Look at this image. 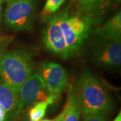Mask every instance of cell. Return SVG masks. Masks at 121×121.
<instances>
[{
  "label": "cell",
  "mask_w": 121,
  "mask_h": 121,
  "mask_svg": "<svg viewBox=\"0 0 121 121\" xmlns=\"http://www.w3.org/2000/svg\"><path fill=\"white\" fill-rule=\"evenodd\" d=\"M73 90L83 116L90 113L108 112L112 109L113 101L109 91L89 69L83 70Z\"/></svg>",
  "instance_id": "6da1fadb"
},
{
  "label": "cell",
  "mask_w": 121,
  "mask_h": 121,
  "mask_svg": "<svg viewBox=\"0 0 121 121\" xmlns=\"http://www.w3.org/2000/svg\"><path fill=\"white\" fill-rule=\"evenodd\" d=\"M33 53L19 48L0 53V79L20 89L34 73Z\"/></svg>",
  "instance_id": "7a4b0ae2"
},
{
  "label": "cell",
  "mask_w": 121,
  "mask_h": 121,
  "mask_svg": "<svg viewBox=\"0 0 121 121\" xmlns=\"http://www.w3.org/2000/svg\"><path fill=\"white\" fill-rule=\"evenodd\" d=\"M66 44L69 58L75 56L82 51L91 32L90 20L87 16L73 15L64 9L55 14Z\"/></svg>",
  "instance_id": "3957f363"
},
{
  "label": "cell",
  "mask_w": 121,
  "mask_h": 121,
  "mask_svg": "<svg viewBox=\"0 0 121 121\" xmlns=\"http://www.w3.org/2000/svg\"><path fill=\"white\" fill-rule=\"evenodd\" d=\"M36 12V0H10L3 15L5 26L14 32L30 31Z\"/></svg>",
  "instance_id": "277c9868"
},
{
  "label": "cell",
  "mask_w": 121,
  "mask_h": 121,
  "mask_svg": "<svg viewBox=\"0 0 121 121\" xmlns=\"http://www.w3.org/2000/svg\"><path fill=\"white\" fill-rule=\"evenodd\" d=\"M39 74L43 80L48 93V104L56 102L68 86L69 77L62 65L55 62H43L39 67Z\"/></svg>",
  "instance_id": "5b68a950"
},
{
  "label": "cell",
  "mask_w": 121,
  "mask_h": 121,
  "mask_svg": "<svg viewBox=\"0 0 121 121\" xmlns=\"http://www.w3.org/2000/svg\"><path fill=\"white\" fill-rule=\"evenodd\" d=\"M91 54L95 65L106 69L118 68L121 65V40H108L97 38Z\"/></svg>",
  "instance_id": "8992f818"
},
{
  "label": "cell",
  "mask_w": 121,
  "mask_h": 121,
  "mask_svg": "<svg viewBox=\"0 0 121 121\" xmlns=\"http://www.w3.org/2000/svg\"><path fill=\"white\" fill-rule=\"evenodd\" d=\"M46 20V25L42 35L44 47L56 56L64 59H70L66 44L61 37L60 27L56 15H51Z\"/></svg>",
  "instance_id": "52a82bcc"
},
{
  "label": "cell",
  "mask_w": 121,
  "mask_h": 121,
  "mask_svg": "<svg viewBox=\"0 0 121 121\" xmlns=\"http://www.w3.org/2000/svg\"><path fill=\"white\" fill-rule=\"evenodd\" d=\"M20 99L23 107L47 101L48 93L39 73H33L19 89Z\"/></svg>",
  "instance_id": "ba28073f"
},
{
  "label": "cell",
  "mask_w": 121,
  "mask_h": 121,
  "mask_svg": "<svg viewBox=\"0 0 121 121\" xmlns=\"http://www.w3.org/2000/svg\"><path fill=\"white\" fill-rule=\"evenodd\" d=\"M0 105L6 114L5 121H14L22 112L23 106L19 90L0 79Z\"/></svg>",
  "instance_id": "9c48e42d"
},
{
  "label": "cell",
  "mask_w": 121,
  "mask_h": 121,
  "mask_svg": "<svg viewBox=\"0 0 121 121\" xmlns=\"http://www.w3.org/2000/svg\"><path fill=\"white\" fill-rule=\"evenodd\" d=\"M97 38L108 40H121V12L119 11L104 25L95 30Z\"/></svg>",
  "instance_id": "30bf717a"
},
{
  "label": "cell",
  "mask_w": 121,
  "mask_h": 121,
  "mask_svg": "<svg viewBox=\"0 0 121 121\" xmlns=\"http://www.w3.org/2000/svg\"><path fill=\"white\" fill-rule=\"evenodd\" d=\"M110 9H114V0H95V4L88 16L91 24H100Z\"/></svg>",
  "instance_id": "8fae6325"
},
{
  "label": "cell",
  "mask_w": 121,
  "mask_h": 121,
  "mask_svg": "<svg viewBox=\"0 0 121 121\" xmlns=\"http://www.w3.org/2000/svg\"><path fill=\"white\" fill-rule=\"evenodd\" d=\"M65 108V115L63 121H79L81 110L72 86L69 87L68 97Z\"/></svg>",
  "instance_id": "7c38bea8"
},
{
  "label": "cell",
  "mask_w": 121,
  "mask_h": 121,
  "mask_svg": "<svg viewBox=\"0 0 121 121\" xmlns=\"http://www.w3.org/2000/svg\"><path fill=\"white\" fill-rule=\"evenodd\" d=\"M47 101L38 102L34 105L33 107L30 108L28 113V118L31 121H40L44 117L48 106Z\"/></svg>",
  "instance_id": "4fadbf2b"
},
{
  "label": "cell",
  "mask_w": 121,
  "mask_h": 121,
  "mask_svg": "<svg viewBox=\"0 0 121 121\" xmlns=\"http://www.w3.org/2000/svg\"><path fill=\"white\" fill-rule=\"evenodd\" d=\"M65 0H47L42 13L44 18H47L60 8Z\"/></svg>",
  "instance_id": "5bb4252c"
},
{
  "label": "cell",
  "mask_w": 121,
  "mask_h": 121,
  "mask_svg": "<svg viewBox=\"0 0 121 121\" xmlns=\"http://www.w3.org/2000/svg\"><path fill=\"white\" fill-rule=\"evenodd\" d=\"M95 0H78L77 9L78 13L82 16H89L95 4Z\"/></svg>",
  "instance_id": "9a60e30c"
},
{
  "label": "cell",
  "mask_w": 121,
  "mask_h": 121,
  "mask_svg": "<svg viewBox=\"0 0 121 121\" xmlns=\"http://www.w3.org/2000/svg\"><path fill=\"white\" fill-rule=\"evenodd\" d=\"M106 118L107 112L90 113L84 115L82 121H106Z\"/></svg>",
  "instance_id": "2e32d148"
},
{
  "label": "cell",
  "mask_w": 121,
  "mask_h": 121,
  "mask_svg": "<svg viewBox=\"0 0 121 121\" xmlns=\"http://www.w3.org/2000/svg\"><path fill=\"white\" fill-rule=\"evenodd\" d=\"M6 114L4 108L0 105V121H5Z\"/></svg>",
  "instance_id": "e0dca14e"
},
{
  "label": "cell",
  "mask_w": 121,
  "mask_h": 121,
  "mask_svg": "<svg viewBox=\"0 0 121 121\" xmlns=\"http://www.w3.org/2000/svg\"><path fill=\"white\" fill-rule=\"evenodd\" d=\"M65 106L63 109V110L61 111V112L55 118V121H63V117H64V115H65Z\"/></svg>",
  "instance_id": "ac0fdd59"
},
{
  "label": "cell",
  "mask_w": 121,
  "mask_h": 121,
  "mask_svg": "<svg viewBox=\"0 0 121 121\" xmlns=\"http://www.w3.org/2000/svg\"><path fill=\"white\" fill-rule=\"evenodd\" d=\"M21 121H31L29 119V118H28V113L26 114V112L24 114V115H23V117H22V118Z\"/></svg>",
  "instance_id": "d6986e66"
},
{
  "label": "cell",
  "mask_w": 121,
  "mask_h": 121,
  "mask_svg": "<svg viewBox=\"0 0 121 121\" xmlns=\"http://www.w3.org/2000/svg\"><path fill=\"white\" fill-rule=\"evenodd\" d=\"M2 17H3V13H2V7H1V4L0 3V24L2 20Z\"/></svg>",
  "instance_id": "ffe728a7"
},
{
  "label": "cell",
  "mask_w": 121,
  "mask_h": 121,
  "mask_svg": "<svg viewBox=\"0 0 121 121\" xmlns=\"http://www.w3.org/2000/svg\"><path fill=\"white\" fill-rule=\"evenodd\" d=\"M120 1L121 0H114V8L118 7V5L119 4Z\"/></svg>",
  "instance_id": "44dd1931"
},
{
  "label": "cell",
  "mask_w": 121,
  "mask_h": 121,
  "mask_svg": "<svg viewBox=\"0 0 121 121\" xmlns=\"http://www.w3.org/2000/svg\"><path fill=\"white\" fill-rule=\"evenodd\" d=\"M113 121H121V113L120 112L118 115L117 116V117L115 118V119Z\"/></svg>",
  "instance_id": "7402d4cb"
},
{
  "label": "cell",
  "mask_w": 121,
  "mask_h": 121,
  "mask_svg": "<svg viewBox=\"0 0 121 121\" xmlns=\"http://www.w3.org/2000/svg\"><path fill=\"white\" fill-rule=\"evenodd\" d=\"M9 1H10V0H0V3L2 4L4 3V2H8Z\"/></svg>",
  "instance_id": "603a6c76"
},
{
  "label": "cell",
  "mask_w": 121,
  "mask_h": 121,
  "mask_svg": "<svg viewBox=\"0 0 121 121\" xmlns=\"http://www.w3.org/2000/svg\"><path fill=\"white\" fill-rule=\"evenodd\" d=\"M40 121H55V119H52V120H50V119H43V120H40Z\"/></svg>",
  "instance_id": "cb8c5ba5"
}]
</instances>
